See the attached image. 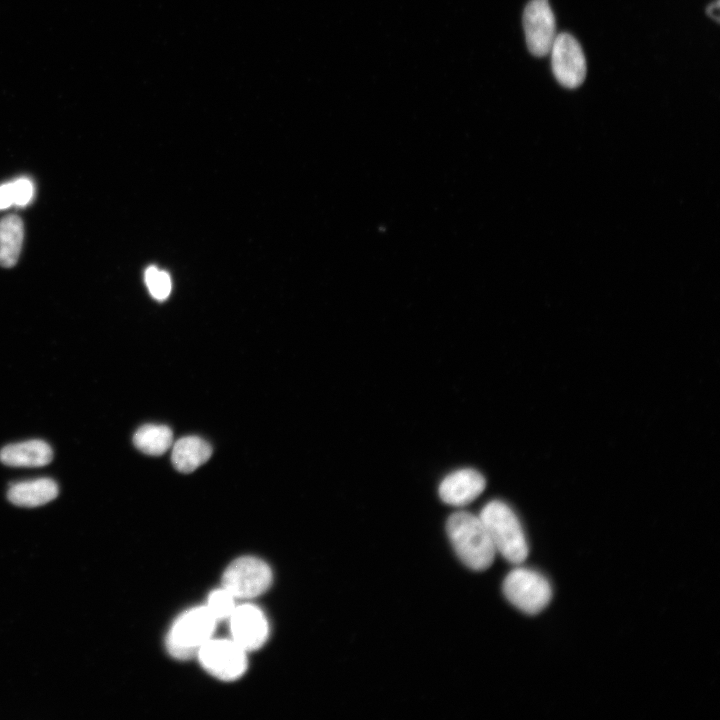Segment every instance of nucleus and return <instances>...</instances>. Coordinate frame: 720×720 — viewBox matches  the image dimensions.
<instances>
[{"mask_svg":"<svg viewBox=\"0 0 720 720\" xmlns=\"http://www.w3.org/2000/svg\"><path fill=\"white\" fill-rule=\"evenodd\" d=\"M212 455L211 445L198 436H187L175 442L171 461L176 470L190 473L207 462Z\"/></svg>","mask_w":720,"mask_h":720,"instance_id":"obj_13","label":"nucleus"},{"mask_svg":"<svg viewBox=\"0 0 720 720\" xmlns=\"http://www.w3.org/2000/svg\"><path fill=\"white\" fill-rule=\"evenodd\" d=\"M197 656L207 672L225 681L239 678L247 667L246 651L232 639L211 638Z\"/></svg>","mask_w":720,"mask_h":720,"instance_id":"obj_6","label":"nucleus"},{"mask_svg":"<svg viewBox=\"0 0 720 720\" xmlns=\"http://www.w3.org/2000/svg\"><path fill=\"white\" fill-rule=\"evenodd\" d=\"M53 452L44 441L34 439L9 444L0 452V460L13 467H40L51 462Z\"/></svg>","mask_w":720,"mask_h":720,"instance_id":"obj_11","label":"nucleus"},{"mask_svg":"<svg viewBox=\"0 0 720 720\" xmlns=\"http://www.w3.org/2000/svg\"><path fill=\"white\" fill-rule=\"evenodd\" d=\"M551 67L556 80L576 88L586 77V60L579 42L569 33L557 34L551 46Z\"/></svg>","mask_w":720,"mask_h":720,"instance_id":"obj_7","label":"nucleus"},{"mask_svg":"<svg viewBox=\"0 0 720 720\" xmlns=\"http://www.w3.org/2000/svg\"><path fill=\"white\" fill-rule=\"evenodd\" d=\"M216 621L206 606L184 612L168 633L166 642L169 653L182 660L197 655L199 649L212 638Z\"/></svg>","mask_w":720,"mask_h":720,"instance_id":"obj_3","label":"nucleus"},{"mask_svg":"<svg viewBox=\"0 0 720 720\" xmlns=\"http://www.w3.org/2000/svg\"><path fill=\"white\" fill-rule=\"evenodd\" d=\"M272 581L269 566L256 557L244 556L234 560L223 574V588L235 599H250L265 592Z\"/></svg>","mask_w":720,"mask_h":720,"instance_id":"obj_5","label":"nucleus"},{"mask_svg":"<svg viewBox=\"0 0 720 720\" xmlns=\"http://www.w3.org/2000/svg\"><path fill=\"white\" fill-rule=\"evenodd\" d=\"M719 0H715L714 2L710 3L706 8V13L711 18L715 19L717 22H719Z\"/></svg>","mask_w":720,"mask_h":720,"instance_id":"obj_20","label":"nucleus"},{"mask_svg":"<svg viewBox=\"0 0 720 720\" xmlns=\"http://www.w3.org/2000/svg\"><path fill=\"white\" fill-rule=\"evenodd\" d=\"M448 537L460 560L470 569H488L496 550L479 516L460 511L452 514L446 524Z\"/></svg>","mask_w":720,"mask_h":720,"instance_id":"obj_1","label":"nucleus"},{"mask_svg":"<svg viewBox=\"0 0 720 720\" xmlns=\"http://www.w3.org/2000/svg\"><path fill=\"white\" fill-rule=\"evenodd\" d=\"M503 593L513 606L530 615L541 612L552 597L549 581L539 572L527 568H516L507 574Z\"/></svg>","mask_w":720,"mask_h":720,"instance_id":"obj_4","label":"nucleus"},{"mask_svg":"<svg viewBox=\"0 0 720 720\" xmlns=\"http://www.w3.org/2000/svg\"><path fill=\"white\" fill-rule=\"evenodd\" d=\"M7 495L14 505L37 507L54 500L58 495V486L50 478H38L11 485Z\"/></svg>","mask_w":720,"mask_h":720,"instance_id":"obj_12","label":"nucleus"},{"mask_svg":"<svg viewBox=\"0 0 720 720\" xmlns=\"http://www.w3.org/2000/svg\"><path fill=\"white\" fill-rule=\"evenodd\" d=\"M523 27L528 50L537 57L550 52L556 37V22L548 0H531L523 12Z\"/></svg>","mask_w":720,"mask_h":720,"instance_id":"obj_8","label":"nucleus"},{"mask_svg":"<svg viewBox=\"0 0 720 720\" xmlns=\"http://www.w3.org/2000/svg\"><path fill=\"white\" fill-rule=\"evenodd\" d=\"M484 476L475 469L463 468L448 474L439 485L441 500L452 506H464L485 489Z\"/></svg>","mask_w":720,"mask_h":720,"instance_id":"obj_10","label":"nucleus"},{"mask_svg":"<svg viewBox=\"0 0 720 720\" xmlns=\"http://www.w3.org/2000/svg\"><path fill=\"white\" fill-rule=\"evenodd\" d=\"M496 552L513 564L522 563L528 556V544L521 524L504 502H488L479 514Z\"/></svg>","mask_w":720,"mask_h":720,"instance_id":"obj_2","label":"nucleus"},{"mask_svg":"<svg viewBox=\"0 0 720 720\" xmlns=\"http://www.w3.org/2000/svg\"><path fill=\"white\" fill-rule=\"evenodd\" d=\"M133 442L141 452L147 455L159 456L171 447L173 433L166 425L146 424L135 432Z\"/></svg>","mask_w":720,"mask_h":720,"instance_id":"obj_15","label":"nucleus"},{"mask_svg":"<svg viewBox=\"0 0 720 720\" xmlns=\"http://www.w3.org/2000/svg\"><path fill=\"white\" fill-rule=\"evenodd\" d=\"M13 205L26 206L34 195V185L28 178H19L10 182Z\"/></svg>","mask_w":720,"mask_h":720,"instance_id":"obj_18","label":"nucleus"},{"mask_svg":"<svg viewBox=\"0 0 720 720\" xmlns=\"http://www.w3.org/2000/svg\"><path fill=\"white\" fill-rule=\"evenodd\" d=\"M24 226L17 215H7L0 220V265L14 266L21 253Z\"/></svg>","mask_w":720,"mask_h":720,"instance_id":"obj_14","label":"nucleus"},{"mask_svg":"<svg viewBox=\"0 0 720 720\" xmlns=\"http://www.w3.org/2000/svg\"><path fill=\"white\" fill-rule=\"evenodd\" d=\"M13 205L10 182L0 185V210Z\"/></svg>","mask_w":720,"mask_h":720,"instance_id":"obj_19","label":"nucleus"},{"mask_svg":"<svg viewBox=\"0 0 720 720\" xmlns=\"http://www.w3.org/2000/svg\"><path fill=\"white\" fill-rule=\"evenodd\" d=\"M206 607L216 620L228 619L236 607L235 597L222 587L209 595Z\"/></svg>","mask_w":720,"mask_h":720,"instance_id":"obj_16","label":"nucleus"},{"mask_svg":"<svg viewBox=\"0 0 720 720\" xmlns=\"http://www.w3.org/2000/svg\"><path fill=\"white\" fill-rule=\"evenodd\" d=\"M145 282L150 294L157 300H165L171 291V280L169 275L155 266H150L145 271Z\"/></svg>","mask_w":720,"mask_h":720,"instance_id":"obj_17","label":"nucleus"},{"mask_svg":"<svg viewBox=\"0 0 720 720\" xmlns=\"http://www.w3.org/2000/svg\"><path fill=\"white\" fill-rule=\"evenodd\" d=\"M231 639L246 652L261 647L268 636V623L263 612L252 604L236 605L228 618Z\"/></svg>","mask_w":720,"mask_h":720,"instance_id":"obj_9","label":"nucleus"}]
</instances>
